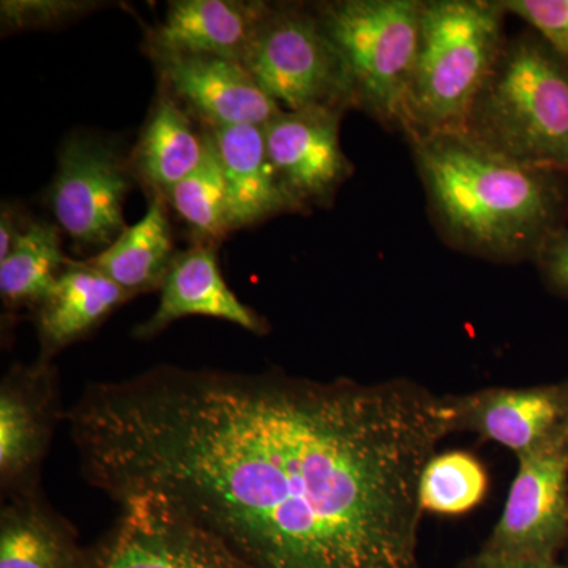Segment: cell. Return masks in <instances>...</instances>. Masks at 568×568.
Returning <instances> with one entry per match:
<instances>
[{
  "mask_svg": "<svg viewBox=\"0 0 568 568\" xmlns=\"http://www.w3.org/2000/svg\"><path fill=\"white\" fill-rule=\"evenodd\" d=\"M69 261L58 224L28 220L9 256L0 261V297L7 312H33L51 293Z\"/></svg>",
  "mask_w": 568,
  "mask_h": 568,
  "instance_id": "cell-21",
  "label": "cell"
},
{
  "mask_svg": "<svg viewBox=\"0 0 568 568\" xmlns=\"http://www.w3.org/2000/svg\"><path fill=\"white\" fill-rule=\"evenodd\" d=\"M207 130L226 181L233 233L283 213H302L284 190L272 164L264 126L235 125Z\"/></svg>",
  "mask_w": 568,
  "mask_h": 568,
  "instance_id": "cell-16",
  "label": "cell"
},
{
  "mask_svg": "<svg viewBox=\"0 0 568 568\" xmlns=\"http://www.w3.org/2000/svg\"><path fill=\"white\" fill-rule=\"evenodd\" d=\"M103 6L93 0H2L0 26L3 36L47 31L80 21Z\"/></svg>",
  "mask_w": 568,
  "mask_h": 568,
  "instance_id": "cell-24",
  "label": "cell"
},
{
  "mask_svg": "<svg viewBox=\"0 0 568 568\" xmlns=\"http://www.w3.org/2000/svg\"><path fill=\"white\" fill-rule=\"evenodd\" d=\"M112 528L85 548L88 568H252L162 496L125 497Z\"/></svg>",
  "mask_w": 568,
  "mask_h": 568,
  "instance_id": "cell-8",
  "label": "cell"
},
{
  "mask_svg": "<svg viewBox=\"0 0 568 568\" xmlns=\"http://www.w3.org/2000/svg\"><path fill=\"white\" fill-rule=\"evenodd\" d=\"M170 212L163 194H152L148 212L140 222L126 226L108 248L93 254L84 263L133 298L162 290L179 253L174 248Z\"/></svg>",
  "mask_w": 568,
  "mask_h": 568,
  "instance_id": "cell-20",
  "label": "cell"
},
{
  "mask_svg": "<svg viewBox=\"0 0 568 568\" xmlns=\"http://www.w3.org/2000/svg\"><path fill=\"white\" fill-rule=\"evenodd\" d=\"M568 545V440L518 458L506 507L484 551L559 560Z\"/></svg>",
  "mask_w": 568,
  "mask_h": 568,
  "instance_id": "cell-9",
  "label": "cell"
},
{
  "mask_svg": "<svg viewBox=\"0 0 568 568\" xmlns=\"http://www.w3.org/2000/svg\"><path fill=\"white\" fill-rule=\"evenodd\" d=\"M452 405L455 432L476 433L517 458L568 440V381L452 395Z\"/></svg>",
  "mask_w": 568,
  "mask_h": 568,
  "instance_id": "cell-13",
  "label": "cell"
},
{
  "mask_svg": "<svg viewBox=\"0 0 568 568\" xmlns=\"http://www.w3.org/2000/svg\"><path fill=\"white\" fill-rule=\"evenodd\" d=\"M26 223H28V219L22 216L18 205L2 204V211H0V261L9 256Z\"/></svg>",
  "mask_w": 568,
  "mask_h": 568,
  "instance_id": "cell-28",
  "label": "cell"
},
{
  "mask_svg": "<svg viewBox=\"0 0 568 568\" xmlns=\"http://www.w3.org/2000/svg\"><path fill=\"white\" fill-rule=\"evenodd\" d=\"M487 489V473L473 455L436 454L422 477V510L436 515L466 514L480 504Z\"/></svg>",
  "mask_w": 568,
  "mask_h": 568,
  "instance_id": "cell-23",
  "label": "cell"
},
{
  "mask_svg": "<svg viewBox=\"0 0 568 568\" xmlns=\"http://www.w3.org/2000/svg\"><path fill=\"white\" fill-rule=\"evenodd\" d=\"M134 182L118 145L88 133L63 141L47 203L77 252H103L126 230L123 203Z\"/></svg>",
  "mask_w": 568,
  "mask_h": 568,
  "instance_id": "cell-7",
  "label": "cell"
},
{
  "mask_svg": "<svg viewBox=\"0 0 568 568\" xmlns=\"http://www.w3.org/2000/svg\"><path fill=\"white\" fill-rule=\"evenodd\" d=\"M132 295L84 261H69L48 297L33 310L40 361L88 338Z\"/></svg>",
  "mask_w": 568,
  "mask_h": 568,
  "instance_id": "cell-17",
  "label": "cell"
},
{
  "mask_svg": "<svg viewBox=\"0 0 568 568\" xmlns=\"http://www.w3.org/2000/svg\"><path fill=\"white\" fill-rule=\"evenodd\" d=\"M190 316L226 321L260 336L271 331L267 321L245 305L224 280L215 245L193 244L175 254L160 290V304L134 328V338L151 339L175 321Z\"/></svg>",
  "mask_w": 568,
  "mask_h": 568,
  "instance_id": "cell-14",
  "label": "cell"
},
{
  "mask_svg": "<svg viewBox=\"0 0 568 568\" xmlns=\"http://www.w3.org/2000/svg\"><path fill=\"white\" fill-rule=\"evenodd\" d=\"M500 0H424L402 130L407 141L459 133L507 43Z\"/></svg>",
  "mask_w": 568,
  "mask_h": 568,
  "instance_id": "cell-4",
  "label": "cell"
},
{
  "mask_svg": "<svg viewBox=\"0 0 568 568\" xmlns=\"http://www.w3.org/2000/svg\"><path fill=\"white\" fill-rule=\"evenodd\" d=\"M61 409L52 362L14 364L0 383V488L3 499L40 488L41 466Z\"/></svg>",
  "mask_w": 568,
  "mask_h": 568,
  "instance_id": "cell-10",
  "label": "cell"
},
{
  "mask_svg": "<svg viewBox=\"0 0 568 568\" xmlns=\"http://www.w3.org/2000/svg\"><path fill=\"white\" fill-rule=\"evenodd\" d=\"M272 2L175 0L148 33L145 51L216 55L244 62Z\"/></svg>",
  "mask_w": 568,
  "mask_h": 568,
  "instance_id": "cell-15",
  "label": "cell"
},
{
  "mask_svg": "<svg viewBox=\"0 0 568 568\" xmlns=\"http://www.w3.org/2000/svg\"><path fill=\"white\" fill-rule=\"evenodd\" d=\"M342 112L283 111L264 126L280 182L302 212L328 207L354 173L339 141Z\"/></svg>",
  "mask_w": 568,
  "mask_h": 568,
  "instance_id": "cell-12",
  "label": "cell"
},
{
  "mask_svg": "<svg viewBox=\"0 0 568 568\" xmlns=\"http://www.w3.org/2000/svg\"><path fill=\"white\" fill-rule=\"evenodd\" d=\"M205 151L207 129L160 89L130 153V170L149 196H164L200 166Z\"/></svg>",
  "mask_w": 568,
  "mask_h": 568,
  "instance_id": "cell-18",
  "label": "cell"
},
{
  "mask_svg": "<svg viewBox=\"0 0 568 568\" xmlns=\"http://www.w3.org/2000/svg\"><path fill=\"white\" fill-rule=\"evenodd\" d=\"M313 9L345 59L357 110L399 132L424 0H331Z\"/></svg>",
  "mask_w": 568,
  "mask_h": 568,
  "instance_id": "cell-5",
  "label": "cell"
},
{
  "mask_svg": "<svg viewBox=\"0 0 568 568\" xmlns=\"http://www.w3.org/2000/svg\"><path fill=\"white\" fill-rule=\"evenodd\" d=\"M170 211L185 224L194 244H222L233 230L226 181L219 153L207 130V151L200 166L164 194Z\"/></svg>",
  "mask_w": 568,
  "mask_h": 568,
  "instance_id": "cell-22",
  "label": "cell"
},
{
  "mask_svg": "<svg viewBox=\"0 0 568 568\" xmlns=\"http://www.w3.org/2000/svg\"><path fill=\"white\" fill-rule=\"evenodd\" d=\"M63 420L93 488L162 496L252 568H420L422 477L455 433L452 395L406 379L173 365Z\"/></svg>",
  "mask_w": 568,
  "mask_h": 568,
  "instance_id": "cell-1",
  "label": "cell"
},
{
  "mask_svg": "<svg viewBox=\"0 0 568 568\" xmlns=\"http://www.w3.org/2000/svg\"><path fill=\"white\" fill-rule=\"evenodd\" d=\"M497 159L568 178V65L536 32L507 39L462 132Z\"/></svg>",
  "mask_w": 568,
  "mask_h": 568,
  "instance_id": "cell-3",
  "label": "cell"
},
{
  "mask_svg": "<svg viewBox=\"0 0 568 568\" xmlns=\"http://www.w3.org/2000/svg\"><path fill=\"white\" fill-rule=\"evenodd\" d=\"M409 144L429 215L452 248L495 263H536L567 230L566 175L504 162L457 133Z\"/></svg>",
  "mask_w": 568,
  "mask_h": 568,
  "instance_id": "cell-2",
  "label": "cell"
},
{
  "mask_svg": "<svg viewBox=\"0 0 568 568\" xmlns=\"http://www.w3.org/2000/svg\"><path fill=\"white\" fill-rule=\"evenodd\" d=\"M458 568H568L560 560H530L493 555L481 549L478 555L465 560Z\"/></svg>",
  "mask_w": 568,
  "mask_h": 568,
  "instance_id": "cell-27",
  "label": "cell"
},
{
  "mask_svg": "<svg viewBox=\"0 0 568 568\" xmlns=\"http://www.w3.org/2000/svg\"><path fill=\"white\" fill-rule=\"evenodd\" d=\"M148 54L159 74L160 89L207 129L265 126L283 112L242 62L178 52Z\"/></svg>",
  "mask_w": 568,
  "mask_h": 568,
  "instance_id": "cell-11",
  "label": "cell"
},
{
  "mask_svg": "<svg viewBox=\"0 0 568 568\" xmlns=\"http://www.w3.org/2000/svg\"><path fill=\"white\" fill-rule=\"evenodd\" d=\"M242 63L283 111L357 110L345 59L313 3H272Z\"/></svg>",
  "mask_w": 568,
  "mask_h": 568,
  "instance_id": "cell-6",
  "label": "cell"
},
{
  "mask_svg": "<svg viewBox=\"0 0 568 568\" xmlns=\"http://www.w3.org/2000/svg\"><path fill=\"white\" fill-rule=\"evenodd\" d=\"M536 264L549 290L568 298V227L545 245Z\"/></svg>",
  "mask_w": 568,
  "mask_h": 568,
  "instance_id": "cell-26",
  "label": "cell"
},
{
  "mask_svg": "<svg viewBox=\"0 0 568 568\" xmlns=\"http://www.w3.org/2000/svg\"><path fill=\"white\" fill-rule=\"evenodd\" d=\"M0 568H88L77 530L41 488L3 499Z\"/></svg>",
  "mask_w": 568,
  "mask_h": 568,
  "instance_id": "cell-19",
  "label": "cell"
},
{
  "mask_svg": "<svg viewBox=\"0 0 568 568\" xmlns=\"http://www.w3.org/2000/svg\"><path fill=\"white\" fill-rule=\"evenodd\" d=\"M568 65V0H500Z\"/></svg>",
  "mask_w": 568,
  "mask_h": 568,
  "instance_id": "cell-25",
  "label": "cell"
}]
</instances>
